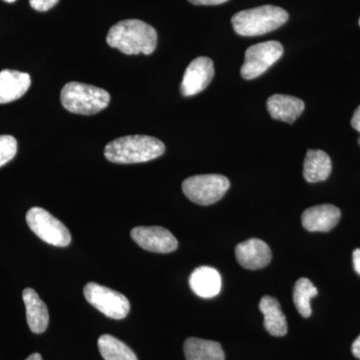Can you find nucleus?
<instances>
[{"instance_id": "8", "label": "nucleus", "mask_w": 360, "mask_h": 360, "mask_svg": "<svg viewBox=\"0 0 360 360\" xmlns=\"http://www.w3.org/2000/svg\"><path fill=\"white\" fill-rule=\"evenodd\" d=\"M283 45L278 41L262 42L248 47L240 70L241 77L246 80L260 77L283 56Z\"/></svg>"}, {"instance_id": "31", "label": "nucleus", "mask_w": 360, "mask_h": 360, "mask_svg": "<svg viewBox=\"0 0 360 360\" xmlns=\"http://www.w3.org/2000/svg\"><path fill=\"white\" fill-rule=\"evenodd\" d=\"M359 26H360V18H359Z\"/></svg>"}, {"instance_id": "11", "label": "nucleus", "mask_w": 360, "mask_h": 360, "mask_svg": "<svg viewBox=\"0 0 360 360\" xmlns=\"http://www.w3.org/2000/svg\"><path fill=\"white\" fill-rule=\"evenodd\" d=\"M236 259L246 269H264L271 262L272 253L269 246L258 238H251L239 243L236 248Z\"/></svg>"}, {"instance_id": "4", "label": "nucleus", "mask_w": 360, "mask_h": 360, "mask_svg": "<svg viewBox=\"0 0 360 360\" xmlns=\"http://www.w3.org/2000/svg\"><path fill=\"white\" fill-rule=\"evenodd\" d=\"M60 101L70 112L92 115L108 108L110 94L101 87L73 82L63 86Z\"/></svg>"}, {"instance_id": "16", "label": "nucleus", "mask_w": 360, "mask_h": 360, "mask_svg": "<svg viewBox=\"0 0 360 360\" xmlns=\"http://www.w3.org/2000/svg\"><path fill=\"white\" fill-rule=\"evenodd\" d=\"M191 290L202 298H212L221 290V276L217 269L210 266H200L193 270L189 277Z\"/></svg>"}, {"instance_id": "15", "label": "nucleus", "mask_w": 360, "mask_h": 360, "mask_svg": "<svg viewBox=\"0 0 360 360\" xmlns=\"http://www.w3.org/2000/svg\"><path fill=\"white\" fill-rule=\"evenodd\" d=\"M22 298L25 304L26 321L30 330L37 335L44 333L49 322L46 304L40 300L37 291L32 288H25L22 292Z\"/></svg>"}, {"instance_id": "2", "label": "nucleus", "mask_w": 360, "mask_h": 360, "mask_svg": "<svg viewBox=\"0 0 360 360\" xmlns=\"http://www.w3.org/2000/svg\"><path fill=\"white\" fill-rule=\"evenodd\" d=\"M165 151V144L155 137L127 135L110 141L104 149V155L110 162L131 165L155 160Z\"/></svg>"}, {"instance_id": "24", "label": "nucleus", "mask_w": 360, "mask_h": 360, "mask_svg": "<svg viewBox=\"0 0 360 360\" xmlns=\"http://www.w3.org/2000/svg\"><path fill=\"white\" fill-rule=\"evenodd\" d=\"M194 6H219L229 0H188Z\"/></svg>"}, {"instance_id": "14", "label": "nucleus", "mask_w": 360, "mask_h": 360, "mask_svg": "<svg viewBox=\"0 0 360 360\" xmlns=\"http://www.w3.org/2000/svg\"><path fill=\"white\" fill-rule=\"evenodd\" d=\"M267 110L274 120L293 123L302 115L305 104L297 97L274 94L267 99Z\"/></svg>"}, {"instance_id": "27", "label": "nucleus", "mask_w": 360, "mask_h": 360, "mask_svg": "<svg viewBox=\"0 0 360 360\" xmlns=\"http://www.w3.org/2000/svg\"><path fill=\"white\" fill-rule=\"evenodd\" d=\"M352 354L356 359H360V335L354 340L352 345Z\"/></svg>"}, {"instance_id": "22", "label": "nucleus", "mask_w": 360, "mask_h": 360, "mask_svg": "<svg viewBox=\"0 0 360 360\" xmlns=\"http://www.w3.org/2000/svg\"><path fill=\"white\" fill-rule=\"evenodd\" d=\"M18 153V141L11 135H0V167L13 160Z\"/></svg>"}, {"instance_id": "26", "label": "nucleus", "mask_w": 360, "mask_h": 360, "mask_svg": "<svg viewBox=\"0 0 360 360\" xmlns=\"http://www.w3.org/2000/svg\"><path fill=\"white\" fill-rule=\"evenodd\" d=\"M354 266L355 271L360 276V248L354 251Z\"/></svg>"}, {"instance_id": "28", "label": "nucleus", "mask_w": 360, "mask_h": 360, "mask_svg": "<svg viewBox=\"0 0 360 360\" xmlns=\"http://www.w3.org/2000/svg\"><path fill=\"white\" fill-rule=\"evenodd\" d=\"M25 360H42V357L39 354H33L30 355Z\"/></svg>"}, {"instance_id": "9", "label": "nucleus", "mask_w": 360, "mask_h": 360, "mask_svg": "<svg viewBox=\"0 0 360 360\" xmlns=\"http://www.w3.org/2000/svg\"><path fill=\"white\" fill-rule=\"evenodd\" d=\"M130 234L137 245L151 252L169 253L179 246L174 234L160 226L135 227Z\"/></svg>"}, {"instance_id": "17", "label": "nucleus", "mask_w": 360, "mask_h": 360, "mask_svg": "<svg viewBox=\"0 0 360 360\" xmlns=\"http://www.w3.org/2000/svg\"><path fill=\"white\" fill-rule=\"evenodd\" d=\"M259 310L264 316V328L272 336H284L288 333V322L276 298L265 295L259 302Z\"/></svg>"}, {"instance_id": "7", "label": "nucleus", "mask_w": 360, "mask_h": 360, "mask_svg": "<svg viewBox=\"0 0 360 360\" xmlns=\"http://www.w3.org/2000/svg\"><path fill=\"white\" fill-rule=\"evenodd\" d=\"M84 292L85 300L110 319L120 321L129 314V300L122 293L96 283H87Z\"/></svg>"}, {"instance_id": "1", "label": "nucleus", "mask_w": 360, "mask_h": 360, "mask_svg": "<svg viewBox=\"0 0 360 360\" xmlns=\"http://www.w3.org/2000/svg\"><path fill=\"white\" fill-rule=\"evenodd\" d=\"M106 42L127 56L149 54L155 51L158 32L153 26L139 20L120 21L110 28Z\"/></svg>"}, {"instance_id": "12", "label": "nucleus", "mask_w": 360, "mask_h": 360, "mask_svg": "<svg viewBox=\"0 0 360 360\" xmlns=\"http://www.w3.org/2000/svg\"><path fill=\"white\" fill-rule=\"evenodd\" d=\"M340 215V208L333 205L312 206L302 213V225L309 231L328 232L336 226Z\"/></svg>"}, {"instance_id": "29", "label": "nucleus", "mask_w": 360, "mask_h": 360, "mask_svg": "<svg viewBox=\"0 0 360 360\" xmlns=\"http://www.w3.org/2000/svg\"><path fill=\"white\" fill-rule=\"evenodd\" d=\"M4 1L7 2V4H13V2H15L16 0H4Z\"/></svg>"}, {"instance_id": "23", "label": "nucleus", "mask_w": 360, "mask_h": 360, "mask_svg": "<svg viewBox=\"0 0 360 360\" xmlns=\"http://www.w3.org/2000/svg\"><path fill=\"white\" fill-rule=\"evenodd\" d=\"M59 0H30V6L34 11L44 13L58 4Z\"/></svg>"}, {"instance_id": "6", "label": "nucleus", "mask_w": 360, "mask_h": 360, "mask_svg": "<svg viewBox=\"0 0 360 360\" xmlns=\"http://www.w3.org/2000/svg\"><path fill=\"white\" fill-rule=\"evenodd\" d=\"M26 222L44 243L58 248L70 245L71 236L68 227L44 208H30L26 213Z\"/></svg>"}, {"instance_id": "30", "label": "nucleus", "mask_w": 360, "mask_h": 360, "mask_svg": "<svg viewBox=\"0 0 360 360\" xmlns=\"http://www.w3.org/2000/svg\"><path fill=\"white\" fill-rule=\"evenodd\" d=\"M359 144H360V137H359Z\"/></svg>"}, {"instance_id": "13", "label": "nucleus", "mask_w": 360, "mask_h": 360, "mask_svg": "<svg viewBox=\"0 0 360 360\" xmlns=\"http://www.w3.org/2000/svg\"><path fill=\"white\" fill-rule=\"evenodd\" d=\"M32 78L28 73L18 70L0 71V104L18 101L30 89Z\"/></svg>"}, {"instance_id": "3", "label": "nucleus", "mask_w": 360, "mask_h": 360, "mask_svg": "<svg viewBox=\"0 0 360 360\" xmlns=\"http://www.w3.org/2000/svg\"><path fill=\"white\" fill-rule=\"evenodd\" d=\"M288 11L274 6H262L234 14L232 26L241 37H257L277 30L288 20Z\"/></svg>"}, {"instance_id": "21", "label": "nucleus", "mask_w": 360, "mask_h": 360, "mask_svg": "<svg viewBox=\"0 0 360 360\" xmlns=\"http://www.w3.org/2000/svg\"><path fill=\"white\" fill-rule=\"evenodd\" d=\"M317 293H319L317 288L309 279L303 277L296 281L295 288H293V302H295L296 309L305 319L311 315L310 300L315 297Z\"/></svg>"}, {"instance_id": "19", "label": "nucleus", "mask_w": 360, "mask_h": 360, "mask_svg": "<svg viewBox=\"0 0 360 360\" xmlns=\"http://www.w3.org/2000/svg\"><path fill=\"white\" fill-rule=\"evenodd\" d=\"M186 360H224L225 354L219 342L189 338L184 342Z\"/></svg>"}, {"instance_id": "5", "label": "nucleus", "mask_w": 360, "mask_h": 360, "mask_svg": "<svg viewBox=\"0 0 360 360\" xmlns=\"http://www.w3.org/2000/svg\"><path fill=\"white\" fill-rule=\"evenodd\" d=\"M231 182L221 174H200L188 177L182 182V191L196 205H210L224 198Z\"/></svg>"}, {"instance_id": "25", "label": "nucleus", "mask_w": 360, "mask_h": 360, "mask_svg": "<svg viewBox=\"0 0 360 360\" xmlns=\"http://www.w3.org/2000/svg\"><path fill=\"white\" fill-rule=\"evenodd\" d=\"M352 125L355 130L360 132V105L356 108L354 116H352Z\"/></svg>"}, {"instance_id": "10", "label": "nucleus", "mask_w": 360, "mask_h": 360, "mask_svg": "<svg viewBox=\"0 0 360 360\" xmlns=\"http://www.w3.org/2000/svg\"><path fill=\"white\" fill-rule=\"evenodd\" d=\"M214 77V66L212 59L200 56L187 66L182 78L180 91L182 96H193L203 91Z\"/></svg>"}, {"instance_id": "20", "label": "nucleus", "mask_w": 360, "mask_h": 360, "mask_svg": "<svg viewBox=\"0 0 360 360\" xmlns=\"http://www.w3.org/2000/svg\"><path fill=\"white\" fill-rule=\"evenodd\" d=\"M97 345L104 360H137L134 352L115 336L101 335Z\"/></svg>"}, {"instance_id": "18", "label": "nucleus", "mask_w": 360, "mask_h": 360, "mask_svg": "<svg viewBox=\"0 0 360 360\" xmlns=\"http://www.w3.org/2000/svg\"><path fill=\"white\" fill-rule=\"evenodd\" d=\"M331 160L328 153L310 149L303 163V176L307 182L324 181L331 174Z\"/></svg>"}]
</instances>
